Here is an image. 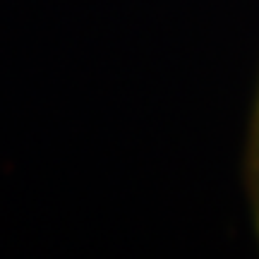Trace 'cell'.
<instances>
[{
	"label": "cell",
	"instance_id": "6da1fadb",
	"mask_svg": "<svg viewBox=\"0 0 259 259\" xmlns=\"http://www.w3.org/2000/svg\"><path fill=\"white\" fill-rule=\"evenodd\" d=\"M250 180L252 194H259V103L254 113V127H252V147H250Z\"/></svg>",
	"mask_w": 259,
	"mask_h": 259
},
{
	"label": "cell",
	"instance_id": "7a4b0ae2",
	"mask_svg": "<svg viewBox=\"0 0 259 259\" xmlns=\"http://www.w3.org/2000/svg\"><path fill=\"white\" fill-rule=\"evenodd\" d=\"M254 209H257V211H254V216H257V235H259V194L254 197Z\"/></svg>",
	"mask_w": 259,
	"mask_h": 259
}]
</instances>
